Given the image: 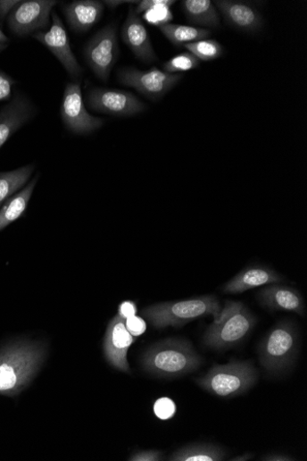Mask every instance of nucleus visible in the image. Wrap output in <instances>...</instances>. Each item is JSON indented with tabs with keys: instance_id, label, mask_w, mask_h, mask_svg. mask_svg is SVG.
Listing matches in <instances>:
<instances>
[{
	"instance_id": "1",
	"label": "nucleus",
	"mask_w": 307,
	"mask_h": 461,
	"mask_svg": "<svg viewBox=\"0 0 307 461\" xmlns=\"http://www.w3.org/2000/svg\"><path fill=\"white\" fill-rule=\"evenodd\" d=\"M46 356V347L20 340L0 350V395L14 397L36 378Z\"/></svg>"
},
{
	"instance_id": "2",
	"label": "nucleus",
	"mask_w": 307,
	"mask_h": 461,
	"mask_svg": "<svg viewBox=\"0 0 307 461\" xmlns=\"http://www.w3.org/2000/svg\"><path fill=\"white\" fill-rule=\"evenodd\" d=\"M201 362L202 357L191 343L177 338L153 345L142 358L146 373L167 379L191 373L197 370Z\"/></svg>"
},
{
	"instance_id": "3",
	"label": "nucleus",
	"mask_w": 307,
	"mask_h": 461,
	"mask_svg": "<svg viewBox=\"0 0 307 461\" xmlns=\"http://www.w3.org/2000/svg\"><path fill=\"white\" fill-rule=\"evenodd\" d=\"M256 323L254 315L242 302L227 300L220 316L205 331L203 343L216 350L233 348L251 333Z\"/></svg>"
},
{
	"instance_id": "4",
	"label": "nucleus",
	"mask_w": 307,
	"mask_h": 461,
	"mask_svg": "<svg viewBox=\"0 0 307 461\" xmlns=\"http://www.w3.org/2000/svg\"><path fill=\"white\" fill-rule=\"evenodd\" d=\"M222 307L216 296H203L177 302L152 305L143 310V316L157 329L180 327L195 320L212 315L217 319Z\"/></svg>"
},
{
	"instance_id": "5",
	"label": "nucleus",
	"mask_w": 307,
	"mask_h": 461,
	"mask_svg": "<svg viewBox=\"0 0 307 461\" xmlns=\"http://www.w3.org/2000/svg\"><path fill=\"white\" fill-rule=\"evenodd\" d=\"M258 378L252 361L231 359L226 365H213L208 373L195 379V382L212 395L232 398L247 392Z\"/></svg>"
},
{
	"instance_id": "6",
	"label": "nucleus",
	"mask_w": 307,
	"mask_h": 461,
	"mask_svg": "<svg viewBox=\"0 0 307 461\" xmlns=\"http://www.w3.org/2000/svg\"><path fill=\"white\" fill-rule=\"evenodd\" d=\"M298 350V333L287 321L276 324L263 338L259 352L267 372L279 374L294 363Z\"/></svg>"
},
{
	"instance_id": "7",
	"label": "nucleus",
	"mask_w": 307,
	"mask_h": 461,
	"mask_svg": "<svg viewBox=\"0 0 307 461\" xmlns=\"http://www.w3.org/2000/svg\"><path fill=\"white\" fill-rule=\"evenodd\" d=\"M116 26L110 24L86 45L84 55L87 66L103 81H108L119 58Z\"/></svg>"
},
{
	"instance_id": "8",
	"label": "nucleus",
	"mask_w": 307,
	"mask_h": 461,
	"mask_svg": "<svg viewBox=\"0 0 307 461\" xmlns=\"http://www.w3.org/2000/svg\"><path fill=\"white\" fill-rule=\"evenodd\" d=\"M182 77L181 74H170L157 68L148 71L125 68L118 72L120 84L137 89L139 94L153 101L163 98Z\"/></svg>"
},
{
	"instance_id": "9",
	"label": "nucleus",
	"mask_w": 307,
	"mask_h": 461,
	"mask_svg": "<svg viewBox=\"0 0 307 461\" xmlns=\"http://www.w3.org/2000/svg\"><path fill=\"white\" fill-rule=\"evenodd\" d=\"M60 113L67 129L75 134H89L104 124V119L92 116L86 110L78 82L67 84Z\"/></svg>"
},
{
	"instance_id": "10",
	"label": "nucleus",
	"mask_w": 307,
	"mask_h": 461,
	"mask_svg": "<svg viewBox=\"0 0 307 461\" xmlns=\"http://www.w3.org/2000/svg\"><path fill=\"white\" fill-rule=\"evenodd\" d=\"M57 2L52 0H28L21 2L10 13L8 24L18 37H27L37 30L46 29L50 14Z\"/></svg>"
},
{
	"instance_id": "11",
	"label": "nucleus",
	"mask_w": 307,
	"mask_h": 461,
	"mask_svg": "<svg viewBox=\"0 0 307 461\" xmlns=\"http://www.w3.org/2000/svg\"><path fill=\"white\" fill-rule=\"evenodd\" d=\"M87 99L92 110L114 116H133L145 110V105L126 90L94 88Z\"/></svg>"
},
{
	"instance_id": "12",
	"label": "nucleus",
	"mask_w": 307,
	"mask_h": 461,
	"mask_svg": "<svg viewBox=\"0 0 307 461\" xmlns=\"http://www.w3.org/2000/svg\"><path fill=\"white\" fill-rule=\"evenodd\" d=\"M135 342L136 337L128 331L126 320L118 314L114 316L109 322L104 340V352L108 363L120 372L130 373L128 355Z\"/></svg>"
},
{
	"instance_id": "13",
	"label": "nucleus",
	"mask_w": 307,
	"mask_h": 461,
	"mask_svg": "<svg viewBox=\"0 0 307 461\" xmlns=\"http://www.w3.org/2000/svg\"><path fill=\"white\" fill-rule=\"evenodd\" d=\"M52 17L51 28L46 32L36 33L34 38L54 54L71 76L78 78L82 73V68L71 50L65 26L55 13H52Z\"/></svg>"
},
{
	"instance_id": "14",
	"label": "nucleus",
	"mask_w": 307,
	"mask_h": 461,
	"mask_svg": "<svg viewBox=\"0 0 307 461\" xmlns=\"http://www.w3.org/2000/svg\"><path fill=\"white\" fill-rule=\"evenodd\" d=\"M121 38L130 48L135 56L144 63H151L158 60L154 51L149 35L142 19L132 6L121 29Z\"/></svg>"
},
{
	"instance_id": "15",
	"label": "nucleus",
	"mask_w": 307,
	"mask_h": 461,
	"mask_svg": "<svg viewBox=\"0 0 307 461\" xmlns=\"http://www.w3.org/2000/svg\"><path fill=\"white\" fill-rule=\"evenodd\" d=\"M212 4L230 26L242 32L257 33L263 26L261 14L249 4L235 0H218Z\"/></svg>"
},
{
	"instance_id": "16",
	"label": "nucleus",
	"mask_w": 307,
	"mask_h": 461,
	"mask_svg": "<svg viewBox=\"0 0 307 461\" xmlns=\"http://www.w3.org/2000/svg\"><path fill=\"white\" fill-rule=\"evenodd\" d=\"M262 306L270 311L291 312L304 315V302L301 294L291 288L272 285L258 294Z\"/></svg>"
},
{
	"instance_id": "17",
	"label": "nucleus",
	"mask_w": 307,
	"mask_h": 461,
	"mask_svg": "<svg viewBox=\"0 0 307 461\" xmlns=\"http://www.w3.org/2000/svg\"><path fill=\"white\" fill-rule=\"evenodd\" d=\"M282 276L265 266H252L242 270L226 284L223 291L227 294H240L265 285L279 283Z\"/></svg>"
},
{
	"instance_id": "18",
	"label": "nucleus",
	"mask_w": 307,
	"mask_h": 461,
	"mask_svg": "<svg viewBox=\"0 0 307 461\" xmlns=\"http://www.w3.org/2000/svg\"><path fill=\"white\" fill-rule=\"evenodd\" d=\"M63 13L75 32L85 33L102 19L104 4L96 0H76L64 6Z\"/></svg>"
},
{
	"instance_id": "19",
	"label": "nucleus",
	"mask_w": 307,
	"mask_h": 461,
	"mask_svg": "<svg viewBox=\"0 0 307 461\" xmlns=\"http://www.w3.org/2000/svg\"><path fill=\"white\" fill-rule=\"evenodd\" d=\"M34 107L22 96L15 97L0 110V148L34 114Z\"/></svg>"
},
{
	"instance_id": "20",
	"label": "nucleus",
	"mask_w": 307,
	"mask_h": 461,
	"mask_svg": "<svg viewBox=\"0 0 307 461\" xmlns=\"http://www.w3.org/2000/svg\"><path fill=\"white\" fill-rule=\"evenodd\" d=\"M181 8L192 24L207 28H218L220 25V13L210 0H184Z\"/></svg>"
},
{
	"instance_id": "21",
	"label": "nucleus",
	"mask_w": 307,
	"mask_h": 461,
	"mask_svg": "<svg viewBox=\"0 0 307 461\" xmlns=\"http://www.w3.org/2000/svg\"><path fill=\"white\" fill-rule=\"evenodd\" d=\"M37 183V177L0 207V231L21 218Z\"/></svg>"
},
{
	"instance_id": "22",
	"label": "nucleus",
	"mask_w": 307,
	"mask_h": 461,
	"mask_svg": "<svg viewBox=\"0 0 307 461\" xmlns=\"http://www.w3.org/2000/svg\"><path fill=\"white\" fill-rule=\"evenodd\" d=\"M165 38L176 46L195 43L211 37L208 29L182 24L168 23L159 27Z\"/></svg>"
},
{
	"instance_id": "23",
	"label": "nucleus",
	"mask_w": 307,
	"mask_h": 461,
	"mask_svg": "<svg viewBox=\"0 0 307 461\" xmlns=\"http://www.w3.org/2000/svg\"><path fill=\"white\" fill-rule=\"evenodd\" d=\"M226 457L225 450L212 444H192L175 451L170 457L174 461H220Z\"/></svg>"
},
{
	"instance_id": "24",
	"label": "nucleus",
	"mask_w": 307,
	"mask_h": 461,
	"mask_svg": "<svg viewBox=\"0 0 307 461\" xmlns=\"http://www.w3.org/2000/svg\"><path fill=\"white\" fill-rule=\"evenodd\" d=\"M34 170V165H27L12 172H0V206L24 188Z\"/></svg>"
},
{
	"instance_id": "25",
	"label": "nucleus",
	"mask_w": 307,
	"mask_h": 461,
	"mask_svg": "<svg viewBox=\"0 0 307 461\" xmlns=\"http://www.w3.org/2000/svg\"><path fill=\"white\" fill-rule=\"evenodd\" d=\"M183 47H186L188 52L195 55L200 61H204V63L216 60L221 57L224 53V48L221 44L212 39H203L184 45Z\"/></svg>"
},
{
	"instance_id": "26",
	"label": "nucleus",
	"mask_w": 307,
	"mask_h": 461,
	"mask_svg": "<svg viewBox=\"0 0 307 461\" xmlns=\"http://www.w3.org/2000/svg\"><path fill=\"white\" fill-rule=\"evenodd\" d=\"M201 61L190 52H184L170 58L163 65V71L170 74H178L197 69Z\"/></svg>"
},
{
	"instance_id": "27",
	"label": "nucleus",
	"mask_w": 307,
	"mask_h": 461,
	"mask_svg": "<svg viewBox=\"0 0 307 461\" xmlns=\"http://www.w3.org/2000/svg\"><path fill=\"white\" fill-rule=\"evenodd\" d=\"M143 19L150 25L160 26L170 23L173 20V13L170 7L160 5L154 7L143 13Z\"/></svg>"
},
{
	"instance_id": "28",
	"label": "nucleus",
	"mask_w": 307,
	"mask_h": 461,
	"mask_svg": "<svg viewBox=\"0 0 307 461\" xmlns=\"http://www.w3.org/2000/svg\"><path fill=\"white\" fill-rule=\"evenodd\" d=\"M153 410L159 419L170 420L176 415L177 407L171 398L163 397L157 399Z\"/></svg>"
},
{
	"instance_id": "29",
	"label": "nucleus",
	"mask_w": 307,
	"mask_h": 461,
	"mask_svg": "<svg viewBox=\"0 0 307 461\" xmlns=\"http://www.w3.org/2000/svg\"><path fill=\"white\" fill-rule=\"evenodd\" d=\"M14 80L0 70V102L9 100L12 97Z\"/></svg>"
},
{
	"instance_id": "30",
	"label": "nucleus",
	"mask_w": 307,
	"mask_h": 461,
	"mask_svg": "<svg viewBox=\"0 0 307 461\" xmlns=\"http://www.w3.org/2000/svg\"><path fill=\"white\" fill-rule=\"evenodd\" d=\"M126 327L134 337H138L146 331L145 322L137 315L126 320Z\"/></svg>"
},
{
	"instance_id": "31",
	"label": "nucleus",
	"mask_w": 307,
	"mask_h": 461,
	"mask_svg": "<svg viewBox=\"0 0 307 461\" xmlns=\"http://www.w3.org/2000/svg\"><path fill=\"white\" fill-rule=\"evenodd\" d=\"M174 4H176L175 0H143V2H139L137 7L135 9V12L137 15L140 13H144L145 12L160 5H167L171 7Z\"/></svg>"
},
{
	"instance_id": "32",
	"label": "nucleus",
	"mask_w": 307,
	"mask_h": 461,
	"mask_svg": "<svg viewBox=\"0 0 307 461\" xmlns=\"http://www.w3.org/2000/svg\"><path fill=\"white\" fill-rule=\"evenodd\" d=\"M137 314V306L135 301H122L118 306V315L122 319L133 317Z\"/></svg>"
},
{
	"instance_id": "33",
	"label": "nucleus",
	"mask_w": 307,
	"mask_h": 461,
	"mask_svg": "<svg viewBox=\"0 0 307 461\" xmlns=\"http://www.w3.org/2000/svg\"><path fill=\"white\" fill-rule=\"evenodd\" d=\"M163 453L158 450L139 451L132 455L129 460L133 461H158L162 460Z\"/></svg>"
},
{
	"instance_id": "34",
	"label": "nucleus",
	"mask_w": 307,
	"mask_h": 461,
	"mask_svg": "<svg viewBox=\"0 0 307 461\" xmlns=\"http://www.w3.org/2000/svg\"><path fill=\"white\" fill-rule=\"evenodd\" d=\"M21 2H0V19L4 20Z\"/></svg>"
},
{
	"instance_id": "35",
	"label": "nucleus",
	"mask_w": 307,
	"mask_h": 461,
	"mask_svg": "<svg viewBox=\"0 0 307 461\" xmlns=\"http://www.w3.org/2000/svg\"><path fill=\"white\" fill-rule=\"evenodd\" d=\"M126 4H138L139 2H125V0H118V2L117 0H105V2H104V4L112 10H115L117 7Z\"/></svg>"
},
{
	"instance_id": "36",
	"label": "nucleus",
	"mask_w": 307,
	"mask_h": 461,
	"mask_svg": "<svg viewBox=\"0 0 307 461\" xmlns=\"http://www.w3.org/2000/svg\"><path fill=\"white\" fill-rule=\"evenodd\" d=\"M262 460H270V461H288V460H294L293 457H290L286 455L282 454H270L268 456H265Z\"/></svg>"
},
{
	"instance_id": "37",
	"label": "nucleus",
	"mask_w": 307,
	"mask_h": 461,
	"mask_svg": "<svg viewBox=\"0 0 307 461\" xmlns=\"http://www.w3.org/2000/svg\"><path fill=\"white\" fill-rule=\"evenodd\" d=\"M253 457H254V454L245 453L244 455L233 457L230 460H234V461H247V460H250L251 458H253Z\"/></svg>"
},
{
	"instance_id": "38",
	"label": "nucleus",
	"mask_w": 307,
	"mask_h": 461,
	"mask_svg": "<svg viewBox=\"0 0 307 461\" xmlns=\"http://www.w3.org/2000/svg\"><path fill=\"white\" fill-rule=\"evenodd\" d=\"M9 42V38L3 33V30L0 29V44L6 45Z\"/></svg>"
},
{
	"instance_id": "39",
	"label": "nucleus",
	"mask_w": 307,
	"mask_h": 461,
	"mask_svg": "<svg viewBox=\"0 0 307 461\" xmlns=\"http://www.w3.org/2000/svg\"><path fill=\"white\" fill-rule=\"evenodd\" d=\"M7 48V45L0 44V52L5 50Z\"/></svg>"
}]
</instances>
